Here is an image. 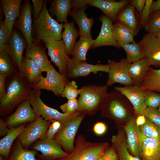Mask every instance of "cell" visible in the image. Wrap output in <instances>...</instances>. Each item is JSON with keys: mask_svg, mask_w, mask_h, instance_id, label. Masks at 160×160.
<instances>
[{"mask_svg": "<svg viewBox=\"0 0 160 160\" xmlns=\"http://www.w3.org/2000/svg\"><path fill=\"white\" fill-rule=\"evenodd\" d=\"M153 0H146L145 4L140 15V24L141 27L145 28L149 20L150 15V9Z\"/></svg>", "mask_w": 160, "mask_h": 160, "instance_id": "obj_46", "label": "cell"}, {"mask_svg": "<svg viewBox=\"0 0 160 160\" xmlns=\"http://www.w3.org/2000/svg\"><path fill=\"white\" fill-rule=\"evenodd\" d=\"M26 41L17 31L13 30L9 39L5 51L12 59L18 70L23 59Z\"/></svg>", "mask_w": 160, "mask_h": 160, "instance_id": "obj_20", "label": "cell"}, {"mask_svg": "<svg viewBox=\"0 0 160 160\" xmlns=\"http://www.w3.org/2000/svg\"><path fill=\"white\" fill-rule=\"evenodd\" d=\"M139 128L146 137L155 138L160 140V126L151 122L146 118L145 123L140 126Z\"/></svg>", "mask_w": 160, "mask_h": 160, "instance_id": "obj_39", "label": "cell"}, {"mask_svg": "<svg viewBox=\"0 0 160 160\" xmlns=\"http://www.w3.org/2000/svg\"><path fill=\"white\" fill-rule=\"evenodd\" d=\"M37 39L46 43L50 40H61L64 23H59L49 13L46 1L38 17L34 21Z\"/></svg>", "mask_w": 160, "mask_h": 160, "instance_id": "obj_3", "label": "cell"}, {"mask_svg": "<svg viewBox=\"0 0 160 160\" xmlns=\"http://www.w3.org/2000/svg\"><path fill=\"white\" fill-rule=\"evenodd\" d=\"M87 6L71 10L69 15L77 24L80 36L92 38L91 31L94 19L92 17L88 18L85 13Z\"/></svg>", "mask_w": 160, "mask_h": 160, "instance_id": "obj_25", "label": "cell"}, {"mask_svg": "<svg viewBox=\"0 0 160 160\" xmlns=\"http://www.w3.org/2000/svg\"><path fill=\"white\" fill-rule=\"evenodd\" d=\"M51 121L38 116L34 121L25 126L17 137L23 147L26 149L38 140L46 139L47 129Z\"/></svg>", "mask_w": 160, "mask_h": 160, "instance_id": "obj_7", "label": "cell"}, {"mask_svg": "<svg viewBox=\"0 0 160 160\" xmlns=\"http://www.w3.org/2000/svg\"><path fill=\"white\" fill-rule=\"evenodd\" d=\"M64 31L62 39L65 45L66 52L69 56L71 55L76 43V40L80 35L79 31L74 26V22L64 23Z\"/></svg>", "mask_w": 160, "mask_h": 160, "instance_id": "obj_30", "label": "cell"}, {"mask_svg": "<svg viewBox=\"0 0 160 160\" xmlns=\"http://www.w3.org/2000/svg\"><path fill=\"white\" fill-rule=\"evenodd\" d=\"M160 158V140L146 137L142 148V160H158Z\"/></svg>", "mask_w": 160, "mask_h": 160, "instance_id": "obj_31", "label": "cell"}, {"mask_svg": "<svg viewBox=\"0 0 160 160\" xmlns=\"http://www.w3.org/2000/svg\"><path fill=\"white\" fill-rule=\"evenodd\" d=\"M31 148L41 153V154L39 155L40 160H55L66 156L69 154L53 139L38 140L33 144Z\"/></svg>", "mask_w": 160, "mask_h": 160, "instance_id": "obj_14", "label": "cell"}, {"mask_svg": "<svg viewBox=\"0 0 160 160\" xmlns=\"http://www.w3.org/2000/svg\"><path fill=\"white\" fill-rule=\"evenodd\" d=\"M25 124L10 128L7 134L0 140V154L6 160L9 157L13 143L25 126Z\"/></svg>", "mask_w": 160, "mask_h": 160, "instance_id": "obj_29", "label": "cell"}, {"mask_svg": "<svg viewBox=\"0 0 160 160\" xmlns=\"http://www.w3.org/2000/svg\"><path fill=\"white\" fill-rule=\"evenodd\" d=\"M129 3V0H92L88 4L100 9L115 23L120 12Z\"/></svg>", "mask_w": 160, "mask_h": 160, "instance_id": "obj_22", "label": "cell"}, {"mask_svg": "<svg viewBox=\"0 0 160 160\" xmlns=\"http://www.w3.org/2000/svg\"><path fill=\"white\" fill-rule=\"evenodd\" d=\"M140 86L146 90L160 93V68L155 69L150 67Z\"/></svg>", "mask_w": 160, "mask_h": 160, "instance_id": "obj_35", "label": "cell"}, {"mask_svg": "<svg viewBox=\"0 0 160 160\" xmlns=\"http://www.w3.org/2000/svg\"><path fill=\"white\" fill-rule=\"evenodd\" d=\"M100 160H119L118 155L114 147L113 146L108 148Z\"/></svg>", "mask_w": 160, "mask_h": 160, "instance_id": "obj_48", "label": "cell"}, {"mask_svg": "<svg viewBox=\"0 0 160 160\" xmlns=\"http://www.w3.org/2000/svg\"><path fill=\"white\" fill-rule=\"evenodd\" d=\"M12 59L5 50L0 52V74H5L9 77L17 71Z\"/></svg>", "mask_w": 160, "mask_h": 160, "instance_id": "obj_37", "label": "cell"}, {"mask_svg": "<svg viewBox=\"0 0 160 160\" xmlns=\"http://www.w3.org/2000/svg\"><path fill=\"white\" fill-rule=\"evenodd\" d=\"M79 89L76 82L74 81H69L66 85L61 96L68 100L76 99L79 95Z\"/></svg>", "mask_w": 160, "mask_h": 160, "instance_id": "obj_41", "label": "cell"}, {"mask_svg": "<svg viewBox=\"0 0 160 160\" xmlns=\"http://www.w3.org/2000/svg\"><path fill=\"white\" fill-rule=\"evenodd\" d=\"M46 76L37 84L32 86L33 89L50 91L57 96H61L66 84L69 81L66 75L58 73L53 66L47 72Z\"/></svg>", "mask_w": 160, "mask_h": 160, "instance_id": "obj_10", "label": "cell"}, {"mask_svg": "<svg viewBox=\"0 0 160 160\" xmlns=\"http://www.w3.org/2000/svg\"><path fill=\"white\" fill-rule=\"evenodd\" d=\"M108 87L107 84L102 86L90 84L81 87L76 111L81 114L92 116L102 110L107 99Z\"/></svg>", "mask_w": 160, "mask_h": 160, "instance_id": "obj_2", "label": "cell"}, {"mask_svg": "<svg viewBox=\"0 0 160 160\" xmlns=\"http://www.w3.org/2000/svg\"><path fill=\"white\" fill-rule=\"evenodd\" d=\"M16 23L17 28L22 33L26 41V48H30L34 39L32 35L31 7L29 1L26 0L24 2Z\"/></svg>", "mask_w": 160, "mask_h": 160, "instance_id": "obj_18", "label": "cell"}, {"mask_svg": "<svg viewBox=\"0 0 160 160\" xmlns=\"http://www.w3.org/2000/svg\"><path fill=\"white\" fill-rule=\"evenodd\" d=\"M144 57L150 66L160 68V40L151 33H147L139 43Z\"/></svg>", "mask_w": 160, "mask_h": 160, "instance_id": "obj_12", "label": "cell"}, {"mask_svg": "<svg viewBox=\"0 0 160 160\" xmlns=\"http://www.w3.org/2000/svg\"><path fill=\"white\" fill-rule=\"evenodd\" d=\"M94 41L92 38L80 36L76 42L71 55L72 59L77 62L86 61L88 50L91 48Z\"/></svg>", "mask_w": 160, "mask_h": 160, "instance_id": "obj_33", "label": "cell"}, {"mask_svg": "<svg viewBox=\"0 0 160 160\" xmlns=\"http://www.w3.org/2000/svg\"><path fill=\"white\" fill-rule=\"evenodd\" d=\"M124 131L119 130L113 135L111 141L118 155L119 160H142L130 154L127 148L126 135Z\"/></svg>", "mask_w": 160, "mask_h": 160, "instance_id": "obj_27", "label": "cell"}, {"mask_svg": "<svg viewBox=\"0 0 160 160\" xmlns=\"http://www.w3.org/2000/svg\"><path fill=\"white\" fill-rule=\"evenodd\" d=\"M115 89L120 92L128 99L133 107L136 115H144L147 108L144 103L146 89L141 86L134 85L116 87Z\"/></svg>", "mask_w": 160, "mask_h": 160, "instance_id": "obj_15", "label": "cell"}, {"mask_svg": "<svg viewBox=\"0 0 160 160\" xmlns=\"http://www.w3.org/2000/svg\"><path fill=\"white\" fill-rule=\"evenodd\" d=\"M118 43L125 51L127 55L126 58L130 63L144 58L142 49L139 43L135 41L126 44Z\"/></svg>", "mask_w": 160, "mask_h": 160, "instance_id": "obj_36", "label": "cell"}, {"mask_svg": "<svg viewBox=\"0 0 160 160\" xmlns=\"http://www.w3.org/2000/svg\"><path fill=\"white\" fill-rule=\"evenodd\" d=\"M7 77L5 74H0V100L4 97L7 92L5 81Z\"/></svg>", "mask_w": 160, "mask_h": 160, "instance_id": "obj_51", "label": "cell"}, {"mask_svg": "<svg viewBox=\"0 0 160 160\" xmlns=\"http://www.w3.org/2000/svg\"><path fill=\"white\" fill-rule=\"evenodd\" d=\"M158 109L160 111V106L158 108Z\"/></svg>", "mask_w": 160, "mask_h": 160, "instance_id": "obj_58", "label": "cell"}, {"mask_svg": "<svg viewBox=\"0 0 160 160\" xmlns=\"http://www.w3.org/2000/svg\"><path fill=\"white\" fill-rule=\"evenodd\" d=\"M150 67L145 58L131 63L129 69V73L134 86H140Z\"/></svg>", "mask_w": 160, "mask_h": 160, "instance_id": "obj_28", "label": "cell"}, {"mask_svg": "<svg viewBox=\"0 0 160 160\" xmlns=\"http://www.w3.org/2000/svg\"><path fill=\"white\" fill-rule=\"evenodd\" d=\"M132 104L128 99L119 91L114 90L108 94L101 115L115 119L124 120L131 116Z\"/></svg>", "mask_w": 160, "mask_h": 160, "instance_id": "obj_5", "label": "cell"}, {"mask_svg": "<svg viewBox=\"0 0 160 160\" xmlns=\"http://www.w3.org/2000/svg\"><path fill=\"white\" fill-rule=\"evenodd\" d=\"M26 57L32 60L42 72H47L53 66L48 60L45 48L40 44L34 42L29 48H26Z\"/></svg>", "mask_w": 160, "mask_h": 160, "instance_id": "obj_23", "label": "cell"}, {"mask_svg": "<svg viewBox=\"0 0 160 160\" xmlns=\"http://www.w3.org/2000/svg\"><path fill=\"white\" fill-rule=\"evenodd\" d=\"M159 10H160V0L153 1L150 7V14L154 12Z\"/></svg>", "mask_w": 160, "mask_h": 160, "instance_id": "obj_55", "label": "cell"}, {"mask_svg": "<svg viewBox=\"0 0 160 160\" xmlns=\"http://www.w3.org/2000/svg\"><path fill=\"white\" fill-rule=\"evenodd\" d=\"M145 2L146 0H132L130 1L129 4L135 8L140 15Z\"/></svg>", "mask_w": 160, "mask_h": 160, "instance_id": "obj_50", "label": "cell"}, {"mask_svg": "<svg viewBox=\"0 0 160 160\" xmlns=\"http://www.w3.org/2000/svg\"><path fill=\"white\" fill-rule=\"evenodd\" d=\"M41 94L40 90L32 89L29 99L32 108L37 116L41 117L46 121H58L63 124L81 114L77 111L72 114L60 112L57 110L46 105L41 98Z\"/></svg>", "mask_w": 160, "mask_h": 160, "instance_id": "obj_6", "label": "cell"}, {"mask_svg": "<svg viewBox=\"0 0 160 160\" xmlns=\"http://www.w3.org/2000/svg\"><path fill=\"white\" fill-rule=\"evenodd\" d=\"M22 1V0H1L9 39L13 31V27L15 20L20 16Z\"/></svg>", "mask_w": 160, "mask_h": 160, "instance_id": "obj_24", "label": "cell"}, {"mask_svg": "<svg viewBox=\"0 0 160 160\" xmlns=\"http://www.w3.org/2000/svg\"><path fill=\"white\" fill-rule=\"evenodd\" d=\"M109 69L107 64L93 65L85 61L77 62L69 57L67 63L66 76L68 78L74 79L86 76L91 73L97 74L99 71L108 73Z\"/></svg>", "mask_w": 160, "mask_h": 160, "instance_id": "obj_11", "label": "cell"}, {"mask_svg": "<svg viewBox=\"0 0 160 160\" xmlns=\"http://www.w3.org/2000/svg\"><path fill=\"white\" fill-rule=\"evenodd\" d=\"M72 7L70 0H54L52 1L49 11L56 17L57 22L68 23L67 16Z\"/></svg>", "mask_w": 160, "mask_h": 160, "instance_id": "obj_32", "label": "cell"}, {"mask_svg": "<svg viewBox=\"0 0 160 160\" xmlns=\"http://www.w3.org/2000/svg\"><path fill=\"white\" fill-rule=\"evenodd\" d=\"M85 116L84 114H80L77 117L62 124L61 128L54 137L53 139L69 154L73 149L75 135Z\"/></svg>", "mask_w": 160, "mask_h": 160, "instance_id": "obj_8", "label": "cell"}, {"mask_svg": "<svg viewBox=\"0 0 160 160\" xmlns=\"http://www.w3.org/2000/svg\"><path fill=\"white\" fill-rule=\"evenodd\" d=\"M113 34L118 42L126 44L134 41L133 34L126 28L114 23L113 27Z\"/></svg>", "mask_w": 160, "mask_h": 160, "instance_id": "obj_38", "label": "cell"}, {"mask_svg": "<svg viewBox=\"0 0 160 160\" xmlns=\"http://www.w3.org/2000/svg\"><path fill=\"white\" fill-rule=\"evenodd\" d=\"M156 36L160 40V31Z\"/></svg>", "mask_w": 160, "mask_h": 160, "instance_id": "obj_57", "label": "cell"}, {"mask_svg": "<svg viewBox=\"0 0 160 160\" xmlns=\"http://www.w3.org/2000/svg\"><path fill=\"white\" fill-rule=\"evenodd\" d=\"M146 119L144 115L138 116L135 121L136 125L138 126L143 125L146 122Z\"/></svg>", "mask_w": 160, "mask_h": 160, "instance_id": "obj_56", "label": "cell"}, {"mask_svg": "<svg viewBox=\"0 0 160 160\" xmlns=\"http://www.w3.org/2000/svg\"><path fill=\"white\" fill-rule=\"evenodd\" d=\"M131 64L126 58L121 59L118 62L109 60L107 64L109 69L106 84L109 86L118 83L126 86L134 85L129 73Z\"/></svg>", "mask_w": 160, "mask_h": 160, "instance_id": "obj_9", "label": "cell"}, {"mask_svg": "<svg viewBox=\"0 0 160 160\" xmlns=\"http://www.w3.org/2000/svg\"><path fill=\"white\" fill-rule=\"evenodd\" d=\"M144 103L147 107L159 108L160 106V93L146 90Z\"/></svg>", "mask_w": 160, "mask_h": 160, "instance_id": "obj_42", "label": "cell"}, {"mask_svg": "<svg viewBox=\"0 0 160 160\" xmlns=\"http://www.w3.org/2000/svg\"><path fill=\"white\" fill-rule=\"evenodd\" d=\"M34 16L35 19H37L41 12L44 1L43 0H32Z\"/></svg>", "mask_w": 160, "mask_h": 160, "instance_id": "obj_49", "label": "cell"}, {"mask_svg": "<svg viewBox=\"0 0 160 160\" xmlns=\"http://www.w3.org/2000/svg\"><path fill=\"white\" fill-rule=\"evenodd\" d=\"M10 128L3 119H0V136H5L8 133Z\"/></svg>", "mask_w": 160, "mask_h": 160, "instance_id": "obj_54", "label": "cell"}, {"mask_svg": "<svg viewBox=\"0 0 160 160\" xmlns=\"http://www.w3.org/2000/svg\"><path fill=\"white\" fill-rule=\"evenodd\" d=\"M92 0H72L71 2L73 9H78L87 5Z\"/></svg>", "mask_w": 160, "mask_h": 160, "instance_id": "obj_53", "label": "cell"}, {"mask_svg": "<svg viewBox=\"0 0 160 160\" xmlns=\"http://www.w3.org/2000/svg\"><path fill=\"white\" fill-rule=\"evenodd\" d=\"M37 153L36 150L24 148L17 139L12 145L7 160H40L35 158Z\"/></svg>", "mask_w": 160, "mask_h": 160, "instance_id": "obj_34", "label": "cell"}, {"mask_svg": "<svg viewBox=\"0 0 160 160\" xmlns=\"http://www.w3.org/2000/svg\"><path fill=\"white\" fill-rule=\"evenodd\" d=\"M9 38L7 30L4 20H1L0 23V52L5 50Z\"/></svg>", "mask_w": 160, "mask_h": 160, "instance_id": "obj_44", "label": "cell"}, {"mask_svg": "<svg viewBox=\"0 0 160 160\" xmlns=\"http://www.w3.org/2000/svg\"><path fill=\"white\" fill-rule=\"evenodd\" d=\"M18 71L32 85L38 83L44 77L42 72L31 59L23 57Z\"/></svg>", "mask_w": 160, "mask_h": 160, "instance_id": "obj_26", "label": "cell"}, {"mask_svg": "<svg viewBox=\"0 0 160 160\" xmlns=\"http://www.w3.org/2000/svg\"><path fill=\"white\" fill-rule=\"evenodd\" d=\"M62 124L58 121H53L49 127L46 133L47 139H52L61 128Z\"/></svg>", "mask_w": 160, "mask_h": 160, "instance_id": "obj_47", "label": "cell"}, {"mask_svg": "<svg viewBox=\"0 0 160 160\" xmlns=\"http://www.w3.org/2000/svg\"><path fill=\"white\" fill-rule=\"evenodd\" d=\"M158 160H160V158H159Z\"/></svg>", "mask_w": 160, "mask_h": 160, "instance_id": "obj_59", "label": "cell"}, {"mask_svg": "<svg viewBox=\"0 0 160 160\" xmlns=\"http://www.w3.org/2000/svg\"><path fill=\"white\" fill-rule=\"evenodd\" d=\"M10 78L4 97L0 100V114L5 116L22 102L29 99L32 85L18 71Z\"/></svg>", "mask_w": 160, "mask_h": 160, "instance_id": "obj_1", "label": "cell"}, {"mask_svg": "<svg viewBox=\"0 0 160 160\" xmlns=\"http://www.w3.org/2000/svg\"><path fill=\"white\" fill-rule=\"evenodd\" d=\"M45 46L51 61L58 67L59 73L66 76L67 63L69 57L66 52L63 41L50 40L45 43Z\"/></svg>", "mask_w": 160, "mask_h": 160, "instance_id": "obj_16", "label": "cell"}, {"mask_svg": "<svg viewBox=\"0 0 160 160\" xmlns=\"http://www.w3.org/2000/svg\"><path fill=\"white\" fill-rule=\"evenodd\" d=\"M99 19L101 22L100 31L91 49L105 46H114L118 49L121 47L115 40L113 31V22L109 17L101 15Z\"/></svg>", "mask_w": 160, "mask_h": 160, "instance_id": "obj_19", "label": "cell"}, {"mask_svg": "<svg viewBox=\"0 0 160 160\" xmlns=\"http://www.w3.org/2000/svg\"><path fill=\"white\" fill-rule=\"evenodd\" d=\"M135 122L132 117L124 129L126 133L128 149L132 155L141 159L142 146L146 137Z\"/></svg>", "mask_w": 160, "mask_h": 160, "instance_id": "obj_13", "label": "cell"}, {"mask_svg": "<svg viewBox=\"0 0 160 160\" xmlns=\"http://www.w3.org/2000/svg\"><path fill=\"white\" fill-rule=\"evenodd\" d=\"M78 106V100L76 98L68 100L66 103L60 106V108L63 113L72 114L76 112Z\"/></svg>", "mask_w": 160, "mask_h": 160, "instance_id": "obj_45", "label": "cell"}, {"mask_svg": "<svg viewBox=\"0 0 160 160\" xmlns=\"http://www.w3.org/2000/svg\"><path fill=\"white\" fill-rule=\"evenodd\" d=\"M144 115L149 121L160 126V111L158 109L147 107Z\"/></svg>", "mask_w": 160, "mask_h": 160, "instance_id": "obj_43", "label": "cell"}, {"mask_svg": "<svg viewBox=\"0 0 160 160\" xmlns=\"http://www.w3.org/2000/svg\"><path fill=\"white\" fill-rule=\"evenodd\" d=\"M37 116L28 99L20 103L15 112L7 118L5 121L10 128L33 122L36 119Z\"/></svg>", "mask_w": 160, "mask_h": 160, "instance_id": "obj_17", "label": "cell"}, {"mask_svg": "<svg viewBox=\"0 0 160 160\" xmlns=\"http://www.w3.org/2000/svg\"><path fill=\"white\" fill-rule=\"evenodd\" d=\"M106 125L102 122H98L94 125L93 130L94 132L98 135H101L104 134L106 130Z\"/></svg>", "mask_w": 160, "mask_h": 160, "instance_id": "obj_52", "label": "cell"}, {"mask_svg": "<svg viewBox=\"0 0 160 160\" xmlns=\"http://www.w3.org/2000/svg\"><path fill=\"white\" fill-rule=\"evenodd\" d=\"M108 145L107 143L87 141L83 135H79L75 140L72 152L66 156L55 160H100Z\"/></svg>", "mask_w": 160, "mask_h": 160, "instance_id": "obj_4", "label": "cell"}, {"mask_svg": "<svg viewBox=\"0 0 160 160\" xmlns=\"http://www.w3.org/2000/svg\"><path fill=\"white\" fill-rule=\"evenodd\" d=\"M115 23L128 30L134 37L141 28L136 10L129 4L120 12Z\"/></svg>", "mask_w": 160, "mask_h": 160, "instance_id": "obj_21", "label": "cell"}, {"mask_svg": "<svg viewBox=\"0 0 160 160\" xmlns=\"http://www.w3.org/2000/svg\"><path fill=\"white\" fill-rule=\"evenodd\" d=\"M144 28L148 33L155 36L160 31V10L150 14L148 22Z\"/></svg>", "mask_w": 160, "mask_h": 160, "instance_id": "obj_40", "label": "cell"}]
</instances>
